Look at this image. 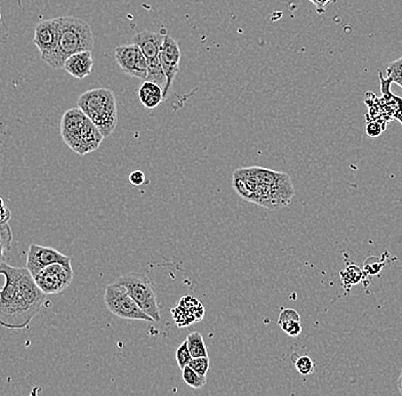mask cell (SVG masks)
I'll use <instances>...</instances> for the list:
<instances>
[{
  "label": "cell",
  "instance_id": "cell-27",
  "mask_svg": "<svg viewBox=\"0 0 402 396\" xmlns=\"http://www.w3.org/2000/svg\"><path fill=\"white\" fill-rule=\"evenodd\" d=\"M384 130H385V128H384L381 123L375 121V120L367 121V125H366V134H367L369 137H378Z\"/></svg>",
  "mask_w": 402,
  "mask_h": 396
},
{
  "label": "cell",
  "instance_id": "cell-15",
  "mask_svg": "<svg viewBox=\"0 0 402 396\" xmlns=\"http://www.w3.org/2000/svg\"><path fill=\"white\" fill-rule=\"evenodd\" d=\"M93 64L92 50H83L68 57L63 65V70L76 79H85L92 74Z\"/></svg>",
  "mask_w": 402,
  "mask_h": 396
},
{
  "label": "cell",
  "instance_id": "cell-6",
  "mask_svg": "<svg viewBox=\"0 0 402 396\" xmlns=\"http://www.w3.org/2000/svg\"><path fill=\"white\" fill-rule=\"evenodd\" d=\"M381 80L382 99H377L373 93H368V99L365 103L368 107V114H366V120H375L383 125L387 129V123L391 120L396 119L402 125V97L396 96L391 92L392 80L384 79L381 72H378Z\"/></svg>",
  "mask_w": 402,
  "mask_h": 396
},
{
  "label": "cell",
  "instance_id": "cell-19",
  "mask_svg": "<svg viewBox=\"0 0 402 396\" xmlns=\"http://www.w3.org/2000/svg\"><path fill=\"white\" fill-rule=\"evenodd\" d=\"M13 233L8 223L0 224V264L6 259L7 252L12 248Z\"/></svg>",
  "mask_w": 402,
  "mask_h": 396
},
{
  "label": "cell",
  "instance_id": "cell-8",
  "mask_svg": "<svg viewBox=\"0 0 402 396\" xmlns=\"http://www.w3.org/2000/svg\"><path fill=\"white\" fill-rule=\"evenodd\" d=\"M105 303L111 313L125 320H140L145 322H156L150 315H147L141 307L138 306L127 289L116 282L105 287Z\"/></svg>",
  "mask_w": 402,
  "mask_h": 396
},
{
  "label": "cell",
  "instance_id": "cell-25",
  "mask_svg": "<svg viewBox=\"0 0 402 396\" xmlns=\"http://www.w3.org/2000/svg\"><path fill=\"white\" fill-rule=\"evenodd\" d=\"M295 368L301 375L309 376L314 372V360L309 357H298L295 360Z\"/></svg>",
  "mask_w": 402,
  "mask_h": 396
},
{
  "label": "cell",
  "instance_id": "cell-3",
  "mask_svg": "<svg viewBox=\"0 0 402 396\" xmlns=\"http://www.w3.org/2000/svg\"><path fill=\"white\" fill-rule=\"evenodd\" d=\"M61 34L59 46L53 55L43 62L53 69H63L65 62L76 53L92 50L94 47V37L91 25L83 20L74 16L60 18Z\"/></svg>",
  "mask_w": 402,
  "mask_h": 396
},
{
  "label": "cell",
  "instance_id": "cell-18",
  "mask_svg": "<svg viewBox=\"0 0 402 396\" xmlns=\"http://www.w3.org/2000/svg\"><path fill=\"white\" fill-rule=\"evenodd\" d=\"M187 341L192 357H208L206 344L200 332H194L189 334Z\"/></svg>",
  "mask_w": 402,
  "mask_h": 396
},
{
  "label": "cell",
  "instance_id": "cell-26",
  "mask_svg": "<svg viewBox=\"0 0 402 396\" xmlns=\"http://www.w3.org/2000/svg\"><path fill=\"white\" fill-rule=\"evenodd\" d=\"M189 366L194 369V371L198 372L199 375L203 376V377H206L209 370V357H192L190 363H189Z\"/></svg>",
  "mask_w": 402,
  "mask_h": 396
},
{
  "label": "cell",
  "instance_id": "cell-17",
  "mask_svg": "<svg viewBox=\"0 0 402 396\" xmlns=\"http://www.w3.org/2000/svg\"><path fill=\"white\" fill-rule=\"evenodd\" d=\"M278 325L286 335L290 336V337H297L302 332L301 318H300V314L293 308H285L281 310L279 319H278Z\"/></svg>",
  "mask_w": 402,
  "mask_h": 396
},
{
  "label": "cell",
  "instance_id": "cell-35",
  "mask_svg": "<svg viewBox=\"0 0 402 396\" xmlns=\"http://www.w3.org/2000/svg\"><path fill=\"white\" fill-rule=\"evenodd\" d=\"M0 23H1V13H0Z\"/></svg>",
  "mask_w": 402,
  "mask_h": 396
},
{
  "label": "cell",
  "instance_id": "cell-12",
  "mask_svg": "<svg viewBox=\"0 0 402 396\" xmlns=\"http://www.w3.org/2000/svg\"><path fill=\"white\" fill-rule=\"evenodd\" d=\"M61 25L60 18L39 22L34 29V43L40 52L41 60L53 55L59 46Z\"/></svg>",
  "mask_w": 402,
  "mask_h": 396
},
{
  "label": "cell",
  "instance_id": "cell-28",
  "mask_svg": "<svg viewBox=\"0 0 402 396\" xmlns=\"http://www.w3.org/2000/svg\"><path fill=\"white\" fill-rule=\"evenodd\" d=\"M129 182H130L133 185H135V186H140V185L143 184L145 182V172H141V170L133 172L132 174L129 175Z\"/></svg>",
  "mask_w": 402,
  "mask_h": 396
},
{
  "label": "cell",
  "instance_id": "cell-1",
  "mask_svg": "<svg viewBox=\"0 0 402 396\" xmlns=\"http://www.w3.org/2000/svg\"><path fill=\"white\" fill-rule=\"evenodd\" d=\"M0 275L5 279L0 290V326L11 330L28 328L43 308L46 294L27 268H15L4 261Z\"/></svg>",
  "mask_w": 402,
  "mask_h": 396
},
{
  "label": "cell",
  "instance_id": "cell-2",
  "mask_svg": "<svg viewBox=\"0 0 402 396\" xmlns=\"http://www.w3.org/2000/svg\"><path fill=\"white\" fill-rule=\"evenodd\" d=\"M234 188L246 201L271 210L288 206L295 194L289 175L263 167H248L236 170Z\"/></svg>",
  "mask_w": 402,
  "mask_h": 396
},
{
  "label": "cell",
  "instance_id": "cell-21",
  "mask_svg": "<svg viewBox=\"0 0 402 396\" xmlns=\"http://www.w3.org/2000/svg\"><path fill=\"white\" fill-rule=\"evenodd\" d=\"M183 381L187 386L192 387V388H201L205 386L207 383L206 377L199 375L198 372L194 371V369L190 366H187L183 368Z\"/></svg>",
  "mask_w": 402,
  "mask_h": 396
},
{
  "label": "cell",
  "instance_id": "cell-24",
  "mask_svg": "<svg viewBox=\"0 0 402 396\" xmlns=\"http://www.w3.org/2000/svg\"><path fill=\"white\" fill-rule=\"evenodd\" d=\"M191 360H192V355H191L190 350H189V346H187V339H185L183 341V344L180 345L177 350H176V361H177L178 368L183 370V368L189 366Z\"/></svg>",
  "mask_w": 402,
  "mask_h": 396
},
{
  "label": "cell",
  "instance_id": "cell-7",
  "mask_svg": "<svg viewBox=\"0 0 402 396\" xmlns=\"http://www.w3.org/2000/svg\"><path fill=\"white\" fill-rule=\"evenodd\" d=\"M116 282L123 285L127 289L129 295L138 303V306L145 310L147 315H150L156 322L161 320L159 305H158L157 295L154 292V286L150 279L145 273L125 274L116 280Z\"/></svg>",
  "mask_w": 402,
  "mask_h": 396
},
{
  "label": "cell",
  "instance_id": "cell-23",
  "mask_svg": "<svg viewBox=\"0 0 402 396\" xmlns=\"http://www.w3.org/2000/svg\"><path fill=\"white\" fill-rule=\"evenodd\" d=\"M387 76L389 79L392 80V83H396L402 88V56L387 65Z\"/></svg>",
  "mask_w": 402,
  "mask_h": 396
},
{
  "label": "cell",
  "instance_id": "cell-14",
  "mask_svg": "<svg viewBox=\"0 0 402 396\" xmlns=\"http://www.w3.org/2000/svg\"><path fill=\"white\" fill-rule=\"evenodd\" d=\"M61 263V264L71 265V258L65 256L56 249L51 247L39 246V245H31L27 256V266L34 278L39 273L43 268L48 265Z\"/></svg>",
  "mask_w": 402,
  "mask_h": 396
},
{
  "label": "cell",
  "instance_id": "cell-5",
  "mask_svg": "<svg viewBox=\"0 0 402 396\" xmlns=\"http://www.w3.org/2000/svg\"><path fill=\"white\" fill-rule=\"evenodd\" d=\"M78 108L86 114L105 139L114 132L118 123L117 102L114 93L108 88H94L80 95Z\"/></svg>",
  "mask_w": 402,
  "mask_h": 396
},
{
  "label": "cell",
  "instance_id": "cell-32",
  "mask_svg": "<svg viewBox=\"0 0 402 396\" xmlns=\"http://www.w3.org/2000/svg\"><path fill=\"white\" fill-rule=\"evenodd\" d=\"M310 1L311 3L314 4V6L316 7V11H318V13L321 14V13L325 12L327 5L334 3V1H336V0H310Z\"/></svg>",
  "mask_w": 402,
  "mask_h": 396
},
{
  "label": "cell",
  "instance_id": "cell-20",
  "mask_svg": "<svg viewBox=\"0 0 402 396\" xmlns=\"http://www.w3.org/2000/svg\"><path fill=\"white\" fill-rule=\"evenodd\" d=\"M342 281L345 288H351V286L359 283L363 279V271L356 265H351L349 268L341 272Z\"/></svg>",
  "mask_w": 402,
  "mask_h": 396
},
{
  "label": "cell",
  "instance_id": "cell-9",
  "mask_svg": "<svg viewBox=\"0 0 402 396\" xmlns=\"http://www.w3.org/2000/svg\"><path fill=\"white\" fill-rule=\"evenodd\" d=\"M163 37L165 34H158V32L141 31L133 37V43H136L141 48L147 59V80L158 83L165 90L167 79L160 65V50L163 46Z\"/></svg>",
  "mask_w": 402,
  "mask_h": 396
},
{
  "label": "cell",
  "instance_id": "cell-4",
  "mask_svg": "<svg viewBox=\"0 0 402 396\" xmlns=\"http://www.w3.org/2000/svg\"><path fill=\"white\" fill-rule=\"evenodd\" d=\"M61 135L65 144L80 156L98 150L105 139L98 127L79 108L65 111L61 120Z\"/></svg>",
  "mask_w": 402,
  "mask_h": 396
},
{
  "label": "cell",
  "instance_id": "cell-31",
  "mask_svg": "<svg viewBox=\"0 0 402 396\" xmlns=\"http://www.w3.org/2000/svg\"><path fill=\"white\" fill-rule=\"evenodd\" d=\"M190 312L196 318V321H200V320H203V315H205V307L199 301L194 308H191Z\"/></svg>",
  "mask_w": 402,
  "mask_h": 396
},
{
  "label": "cell",
  "instance_id": "cell-16",
  "mask_svg": "<svg viewBox=\"0 0 402 396\" xmlns=\"http://www.w3.org/2000/svg\"><path fill=\"white\" fill-rule=\"evenodd\" d=\"M138 99L145 108L156 109L165 99L163 87L154 81L145 80L138 90Z\"/></svg>",
  "mask_w": 402,
  "mask_h": 396
},
{
  "label": "cell",
  "instance_id": "cell-10",
  "mask_svg": "<svg viewBox=\"0 0 402 396\" xmlns=\"http://www.w3.org/2000/svg\"><path fill=\"white\" fill-rule=\"evenodd\" d=\"M34 280L38 287L47 296L56 295L65 290L72 283L74 270L71 265L55 263L40 271L34 277Z\"/></svg>",
  "mask_w": 402,
  "mask_h": 396
},
{
  "label": "cell",
  "instance_id": "cell-34",
  "mask_svg": "<svg viewBox=\"0 0 402 396\" xmlns=\"http://www.w3.org/2000/svg\"><path fill=\"white\" fill-rule=\"evenodd\" d=\"M1 205H4V200L0 198V206H1Z\"/></svg>",
  "mask_w": 402,
  "mask_h": 396
},
{
  "label": "cell",
  "instance_id": "cell-22",
  "mask_svg": "<svg viewBox=\"0 0 402 396\" xmlns=\"http://www.w3.org/2000/svg\"><path fill=\"white\" fill-rule=\"evenodd\" d=\"M172 313L176 325L180 328L190 326L192 323L196 322V318L191 314L190 310H185V307H182L181 305H178L176 308H173Z\"/></svg>",
  "mask_w": 402,
  "mask_h": 396
},
{
  "label": "cell",
  "instance_id": "cell-29",
  "mask_svg": "<svg viewBox=\"0 0 402 396\" xmlns=\"http://www.w3.org/2000/svg\"><path fill=\"white\" fill-rule=\"evenodd\" d=\"M198 303H199V301L192 297V296H185V297L182 298L181 301H180V304L178 305L185 307V310H190L191 308H194Z\"/></svg>",
  "mask_w": 402,
  "mask_h": 396
},
{
  "label": "cell",
  "instance_id": "cell-33",
  "mask_svg": "<svg viewBox=\"0 0 402 396\" xmlns=\"http://www.w3.org/2000/svg\"><path fill=\"white\" fill-rule=\"evenodd\" d=\"M398 388H399V393L402 395V370L400 372L399 379H398Z\"/></svg>",
  "mask_w": 402,
  "mask_h": 396
},
{
  "label": "cell",
  "instance_id": "cell-11",
  "mask_svg": "<svg viewBox=\"0 0 402 396\" xmlns=\"http://www.w3.org/2000/svg\"><path fill=\"white\" fill-rule=\"evenodd\" d=\"M114 57L125 74L143 81L147 80V59L136 43L118 46L114 50Z\"/></svg>",
  "mask_w": 402,
  "mask_h": 396
},
{
  "label": "cell",
  "instance_id": "cell-30",
  "mask_svg": "<svg viewBox=\"0 0 402 396\" xmlns=\"http://www.w3.org/2000/svg\"><path fill=\"white\" fill-rule=\"evenodd\" d=\"M12 217V212L5 205L0 206V224H7Z\"/></svg>",
  "mask_w": 402,
  "mask_h": 396
},
{
  "label": "cell",
  "instance_id": "cell-13",
  "mask_svg": "<svg viewBox=\"0 0 402 396\" xmlns=\"http://www.w3.org/2000/svg\"><path fill=\"white\" fill-rule=\"evenodd\" d=\"M180 61H181V50L177 41L172 36L165 34L163 46L160 50V65L167 79L166 87L163 90L165 99L168 96L169 90L172 88L176 74L180 70Z\"/></svg>",
  "mask_w": 402,
  "mask_h": 396
}]
</instances>
